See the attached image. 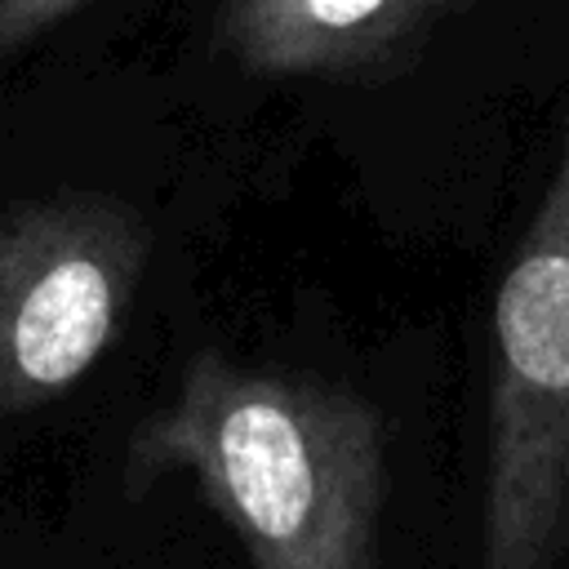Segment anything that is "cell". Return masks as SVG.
I'll use <instances>...</instances> for the list:
<instances>
[{
  "label": "cell",
  "mask_w": 569,
  "mask_h": 569,
  "mask_svg": "<svg viewBox=\"0 0 569 569\" xmlns=\"http://www.w3.org/2000/svg\"><path fill=\"white\" fill-rule=\"evenodd\" d=\"M187 476L253 569H382L387 418L360 391L200 347L120 462L124 498Z\"/></svg>",
  "instance_id": "cell-1"
},
{
  "label": "cell",
  "mask_w": 569,
  "mask_h": 569,
  "mask_svg": "<svg viewBox=\"0 0 569 569\" xmlns=\"http://www.w3.org/2000/svg\"><path fill=\"white\" fill-rule=\"evenodd\" d=\"M569 560V111L493 298L480 569Z\"/></svg>",
  "instance_id": "cell-2"
},
{
  "label": "cell",
  "mask_w": 569,
  "mask_h": 569,
  "mask_svg": "<svg viewBox=\"0 0 569 569\" xmlns=\"http://www.w3.org/2000/svg\"><path fill=\"white\" fill-rule=\"evenodd\" d=\"M156 231L116 191L62 187L0 213V431L62 400L120 338Z\"/></svg>",
  "instance_id": "cell-3"
},
{
  "label": "cell",
  "mask_w": 569,
  "mask_h": 569,
  "mask_svg": "<svg viewBox=\"0 0 569 569\" xmlns=\"http://www.w3.org/2000/svg\"><path fill=\"white\" fill-rule=\"evenodd\" d=\"M476 0H218L213 49L258 80L382 84Z\"/></svg>",
  "instance_id": "cell-4"
},
{
  "label": "cell",
  "mask_w": 569,
  "mask_h": 569,
  "mask_svg": "<svg viewBox=\"0 0 569 569\" xmlns=\"http://www.w3.org/2000/svg\"><path fill=\"white\" fill-rule=\"evenodd\" d=\"M89 0H0V58H13L44 31L62 27Z\"/></svg>",
  "instance_id": "cell-5"
}]
</instances>
